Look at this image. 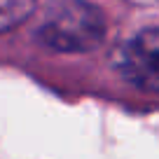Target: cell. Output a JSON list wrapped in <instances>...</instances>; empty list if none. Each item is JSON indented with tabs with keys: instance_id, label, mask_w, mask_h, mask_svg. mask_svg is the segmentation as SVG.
Here are the masks:
<instances>
[{
	"instance_id": "1",
	"label": "cell",
	"mask_w": 159,
	"mask_h": 159,
	"mask_svg": "<svg viewBox=\"0 0 159 159\" xmlns=\"http://www.w3.org/2000/svg\"><path fill=\"white\" fill-rule=\"evenodd\" d=\"M38 35L42 45L56 52H91L105 38V16L87 0H56Z\"/></svg>"
},
{
	"instance_id": "2",
	"label": "cell",
	"mask_w": 159,
	"mask_h": 159,
	"mask_svg": "<svg viewBox=\"0 0 159 159\" xmlns=\"http://www.w3.org/2000/svg\"><path fill=\"white\" fill-rule=\"evenodd\" d=\"M119 70L138 89L159 91V28L140 30L126 42L119 56Z\"/></svg>"
},
{
	"instance_id": "3",
	"label": "cell",
	"mask_w": 159,
	"mask_h": 159,
	"mask_svg": "<svg viewBox=\"0 0 159 159\" xmlns=\"http://www.w3.org/2000/svg\"><path fill=\"white\" fill-rule=\"evenodd\" d=\"M38 0H0V33L24 24L35 10Z\"/></svg>"
}]
</instances>
